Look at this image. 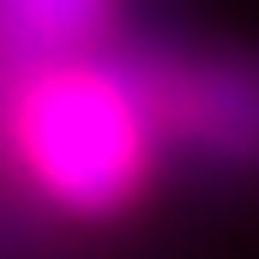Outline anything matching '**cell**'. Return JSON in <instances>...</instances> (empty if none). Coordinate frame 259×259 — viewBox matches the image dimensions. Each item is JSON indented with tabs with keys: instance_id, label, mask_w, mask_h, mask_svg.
<instances>
[{
	"instance_id": "obj_1",
	"label": "cell",
	"mask_w": 259,
	"mask_h": 259,
	"mask_svg": "<svg viewBox=\"0 0 259 259\" xmlns=\"http://www.w3.org/2000/svg\"><path fill=\"white\" fill-rule=\"evenodd\" d=\"M6 133L24 175L55 205L103 217L145 187L163 121L145 72L55 55L18 84Z\"/></svg>"
},
{
	"instance_id": "obj_3",
	"label": "cell",
	"mask_w": 259,
	"mask_h": 259,
	"mask_svg": "<svg viewBox=\"0 0 259 259\" xmlns=\"http://www.w3.org/2000/svg\"><path fill=\"white\" fill-rule=\"evenodd\" d=\"M109 6L115 0H0V36L18 55L55 61V55L84 49L109 24Z\"/></svg>"
},
{
	"instance_id": "obj_2",
	"label": "cell",
	"mask_w": 259,
	"mask_h": 259,
	"mask_svg": "<svg viewBox=\"0 0 259 259\" xmlns=\"http://www.w3.org/2000/svg\"><path fill=\"white\" fill-rule=\"evenodd\" d=\"M163 133L193 139L199 151L259 163V66L253 61H169L145 72Z\"/></svg>"
}]
</instances>
